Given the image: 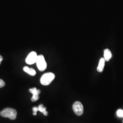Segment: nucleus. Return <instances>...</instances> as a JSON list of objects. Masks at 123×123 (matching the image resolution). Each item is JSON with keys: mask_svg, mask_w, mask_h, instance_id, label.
<instances>
[{"mask_svg": "<svg viewBox=\"0 0 123 123\" xmlns=\"http://www.w3.org/2000/svg\"><path fill=\"white\" fill-rule=\"evenodd\" d=\"M105 61L104 57H102L99 60V62L98 63V65L97 67V71L99 73H102L103 72L104 67L105 66Z\"/></svg>", "mask_w": 123, "mask_h": 123, "instance_id": "nucleus-8", "label": "nucleus"}, {"mask_svg": "<svg viewBox=\"0 0 123 123\" xmlns=\"http://www.w3.org/2000/svg\"><path fill=\"white\" fill-rule=\"evenodd\" d=\"M36 63L38 70L40 71H43L46 69L47 64L43 55H38Z\"/></svg>", "mask_w": 123, "mask_h": 123, "instance_id": "nucleus-3", "label": "nucleus"}, {"mask_svg": "<svg viewBox=\"0 0 123 123\" xmlns=\"http://www.w3.org/2000/svg\"><path fill=\"white\" fill-rule=\"evenodd\" d=\"M23 70L25 72L32 76H34L36 74L35 70L32 68H29L28 67H24L23 68Z\"/></svg>", "mask_w": 123, "mask_h": 123, "instance_id": "nucleus-9", "label": "nucleus"}, {"mask_svg": "<svg viewBox=\"0 0 123 123\" xmlns=\"http://www.w3.org/2000/svg\"><path fill=\"white\" fill-rule=\"evenodd\" d=\"M38 111H39L40 112L42 113L45 116L48 115V112L46 111V108L44 107L43 105H40L38 106Z\"/></svg>", "mask_w": 123, "mask_h": 123, "instance_id": "nucleus-10", "label": "nucleus"}, {"mask_svg": "<svg viewBox=\"0 0 123 123\" xmlns=\"http://www.w3.org/2000/svg\"><path fill=\"white\" fill-rule=\"evenodd\" d=\"M33 115H35V116H36V115H37V113H33Z\"/></svg>", "mask_w": 123, "mask_h": 123, "instance_id": "nucleus-15", "label": "nucleus"}, {"mask_svg": "<svg viewBox=\"0 0 123 123\" xmlns=\"http://www.w3.org/2000/svg\"><path fill=\"white\" fill-rule=\"evenodd\" d=\"M73 110L78 116L82 115L84 113V106L79 101H76L73 105Z\"/></svg>", "mask_w": 123, "mask_h": 123, "instance_id": "nucleus-4", "label": "nucleus"}, {"mask_svg": "<svg viewBox=\"0 0 123 123\" xmlns=\"http://www.w3.org/2000/svg\"><path fill=\"white\" fill-rule=\"evenodd\" d=\"M2 60H3V57L0 55V64H1V62H2Z\"/></svg>", "mask_w": 123, "mask_h": 123, "instance_id": "nucleus-14", "label": "nucleus"}, {"mask_svg": "<svg viewBox=\"0 0 123 123\" xmlns=\"http://www.w3.org/2000/svg\"><path fill=\"white\" fill-rule=\"evenodd\" d=\"M29 91L33 95L32 97L31 98V101L32 102H35L39 99V94L41 92L40 90L37 89V88L34 87V88H31L29 89Z\"/></svg>", "mask_w": 123, "mask_h": 123, "instance_id": "nucleus-6", "label": "nucleus"}, {"mask_svg": "<svg viewBox=\"0 0 123 123\" xmlns=\"http://www.w3.org/2000/svg\"><path fill=\"white\" fill-rule=\"evenodd\" d=\"M112 57V54L110 50L105 49L104 51V58L106 62L109 61Z\"/></svg>", "mask_w": 123, "mask_h": 123, "instance_id": "nucleus-7", "label": "nucleus"}, {"mask_svg": "<svg viewBox=\"0 0 123 123\" xmlns=\"http://www.w3.org/2000/svg\"><path fill=\"white\" fill-rule=\"evenodd\" d=\"M0 115L5 118H9L12 120L16 119L17 115V111L10 108H7L1 111L0 113Z\"/></svg>", "mask_w": 123, "mask_h": 123, "instance_id": "nucleus-1", "label": "nucleus"}, {"mask_svg": "<svg viewBox=\"0 0 123 123\" xmlns=\"http://www.w3.org/2000/svg\"><path fill=\"white\" fill-rule=\"evenodd\" d=\"M38 55L35 52H31L27 56L26 59V63L29 65H31L36 62Z\"/></svg>", "mask_w": 123, "mask_h": 123, "instance_id": "nucleus-5", "label": "nucleus"}, {"mask_svg": "<svg viewBox=\"0 0 123 123\" xmlns=\"http://www.w3.org/2000/svg\"><path fill=\"white\" fill-rule=\"evenodd\" d=\"M32 111L34 113H37V112L38 111V107H33L32 108Z\"/></svg>", "mask_w": 123, "mask_h": 123, "instance_id": "nucleus-13", "label": "nucleus"}, {"mask_svg": "<svg viewBox=\"0 0 123 123\" xmlns=\"http://www.w3.org/2000/svg\"><path fill=\"white\" fill-rule=\"evenodd\" d=\"M117 114L119 117H123V110H119L117 112Z\"/></svg>", "mask_w": 123, "mask_h": 123, "instance_id": "nucleus-11", "label": "nucleus"}, {"mask_svg": "<svg viewBox=\"0 0 123 123\" xmlns=\"http://www.w3.org/2000/svg\"><path fill=\"white\" fill-rule=\"evenodd\" d=\"M55 75L53 73H47L43 75L41 79L40 83L44 86L49 85L55 79Z\"/></svg>", "mask_w": 123, "mask_h": 123, "instance_id": "nucleus-2", "label": "nucleus"}, {"mask_svg": "<svg viewBox=\"0 0 123 123\" xmlns=\"http://www.w3.org/2000/svg\"><path fill=\"white\" fill-rule=\"evenodd\" d=\"M5 85V83L4 81L3 80L0 79V88L4 87Z\"/></svg>", "mask_w": 123, "mask_h": 123, "instance_id": "nucleus-12", "label": "nucleus"}]
</instances>
